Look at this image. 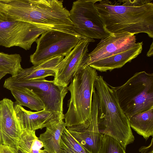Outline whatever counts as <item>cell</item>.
Here are the masks:
<instances>
[{"mask_svg": "<svg viewBox=\"0 0 153 153\" xmlns=\"http://www.w3.org/2000/svg\"><path fill=\"white\" fill-rule=\"evenodd\" d=\"M94 6L110 34L145 33L153 38L152 0H98Z\"/></svg>", "mask_w": 153, "mask_h": 153, "instance_id": "obj_1", "label": "cell"}, {"mask_svg": "<svg viewBox=\"0 0 153 153\" xmlns=\"http://www.w3.org/2000/svg\"><path fill=\"white\" fill-rule=\"evenodd\" d=\"M63 0H0V12L7 20L31 23L50 30L83 37L75 32Z\"/></svg>", "mask_w": 153, "mask_h": 153, "instance_id": "obj_2", "label": "cell"}, {"mask_svg": "<svg viewBox=\"0 0 153 153\" xmlns=\"http://www.w3.org/2000/svg\"><path fill=\"white\" fill-rule=\"evenodd\" d=\"M94 86L99 100V131L117 140L126 150L127 145L135 140L129 120L114 93L103 76H97Z\"/></svg>", "mask_w": 153, "mask_h": 153, "instance_id": "obj_3", "label": "cell"}, {"mask_svg": "<svg viewBox=\"0 0 153 153\" xmlns=\"http://www.w3.org/2000/svg\"><path fill=\"white\" fill-rule=\"evenodd\" d=\"M96 70L89 66L76 74L67 88L71 93L68 110L64 114L66 127L79 126L86 128L92 117V96L97 76Z\"/></svg>", "mask_w": 153, "mask_h": 153, "instance_id": "obj_4", "label": "cell"}, {"mask_svg": "<svg viewBox=\"0 0 153 153\" xmlns=\"http://www.w3.org/2000/svg\"><path fill=\"white\" fill-rule=\"evenodd\" d=\"M109 86L128 119L153 107V73L136 72L123 85Z\"/></svg>", "mask_w": 153, "mask_h": 153, "instance_id": "obj_5", "label": "cell"}, {"mask_svg": "<svg viewBox=\"0 0 153 153\" xmlns=\"http://www.w3.org/2000/svg\"><path fill=\"white\" fill-rule=\"evenodd\" d=\"M97 0H78L74 1L69 11L74 31L86 38L101 39L111 35L106 30L94 6Z\"/></svg>", "mask_w": 153, "mask_h": 153, "instance_id": "obj_6", "label": "cell"}, {"mask_svg": "<svg viewBox=\"0 0 153 153\" xmlns=\"http://www.w3.org/2000/svg\"><path fill=\"white\" fill-rule=\"evenodd\" d=\"M85 38L57 30L46 31L36 42V49L30 56V62L35 65L57 56H65Z\"/></svg>", "mask_w": 153, "mask_h": 153, "instance_id": "obj_7", "label": "cell"}, {"mask_svg": "<svg viewBox=\"0 0 153 153\" xmlns=\"http://www.w3.org/2000/svg\"><path fill=\"white\" fill-rule=\"evenodd\" d=\"M3 87L10 90L20 88H27L41 99L45 105L44 109L64 114L63 100L68 92L67 87L57 85L53 80L45 79L17 81L10 77L5 79Z\"/></svg>", "mask_w": 153, "mask_h": 153, "instance_id": "obj_8", "label": "cell"}, {"mask_svg": "<svg viewBox=\"0 0 153 153\" xmlns=\"http://www.w3.org/2000/svg\"><path fill=\"white\" fill-rule=\"evenodd\" d=\"M49 30L22 21H0V46L6 48L17 46L27 50L40 35Z\"/></svg>", "mask_w": 153, "mask_h": 153, "instance_id": "obj_9", "label": "cell"}, {"mask_svg": "<svg viewBox=\"0 0 153 153\" xmlns=\"http://www.w3.org/2000/svg\"><path fill=\"white\" fill-rule=\"evenodd\" d=\"M94 39H81L76 46L64 58L53 70L55 74L53 82L56 85L67 87L74 77L85 68L88 47Z\"/></svg>", "mask_w": 153, "mask_h": 153, "instance_id": "obj_10", "label": "cell"}, {"mask_svg": "<svg viewBox=\"0 0 153 153\" xmlns=\"http://www.w3.org/2000/svg\"><path fill=\"white\" fill-rule=\"evenodd\" d=\"M98 98L94 89L92 99L91 119L88 126L66 127L72 137L88 153H98L102 145L103 134L98 129Z\"/></svg>", "mask_w": 153, "mask_h": 153, "instance_id": "obj_11", "label": "cell"}, {"mask_svg": "<svg viewBox=\"0 0 153 153\" xmlns=\"http://www.w3.org/2000/svg\"><path fill=\"white\" fill-rule=\"evenodd\" d=\"M135 35L128 33L111 34L101 39L87 56L85 67L91 63L128 49L136 43Z\"/></svg>", "mask_w": 153, "mask_h": 153, "instance_id": "obj_12", "label": "cell"}, {"mask_svg": "<svg viewBox=\"0 0 153 153\" xmlns=\"http://www.w3.org/2000/svg\"><path fill=\"white\" fill-rule=\"evenodd\" d=\"M14 108L22 131L42 129L64 120V115L44 109L36 112L27 110L17 101L14 102Z\"/></svg>", "mask_w": 153, "mask_h": 153, "instance_id": "obj_13", "label": "cell"}, {"mask_svg": "<svg viewBox=\"0 0 153 153\" xmlns=\"http://www.w3.org/2000/svg\"><path fill=\"white\" fill-rule=\"evenodd\" d=\"M0 129L2 144L18 151L22 132L14 108V102L6 98L0 100Z\"/></svg>", "mask_w": 153, "mask_h": 153, "instance_id": "obj_14", "label": "cell"}, {"mask_svg": "<svg viewBox=\"0 0 153 153\" xmlns=\"http://www.w3.org/2000/svg\"><path fill=\"white\" fill-rule=\"evenodd\" d=\"M143 42H138L131 48L91 63L89 65L100 72L120 68L131 62L142 52Z\"/></svg>", "mask_w": 153, "mask_h": 153, "instance_id": "obj_15", "label": "cell"}, {"mask_svg": "<svg viewBox=\"0 0 153 153\" xmlns=\"http://www.w3.org/2000/svg\"><path fill=\"white\" fill-rule=\"evenodd\" d=\"M64 58L63 56L54 57L39 65L23 69L16 76L10 77L15 80L25 81L45 79L50 76H54L55 73L53 70L54 68Z\"/></svg>", "mask_w": 153, "mask_h": 153, "instance_id": "obj_16", "label": "cell"}, {"mask_svg": "<svg viewBox=\"0 0 153 153\" xmlns=\"http://www.w3.org/2000/svg\"><path fill=\"white\" fill-rule=\"evenodd\" d=\"M65 127V121L62 120L46 128L45 131L39 135V138L47 153H60V140Z\"/></svg>", "mask_w": 153, "mask_h": 153, "instance_id": "obj_17", "label": "cell"}, {"mask_svg": "<svg viewBox=\"0 0 153 153\" xmlns=\"http://www.w3.org/2000/svg\"><path fill=\"white\" fill-rule=\"evenodd\" d=\"M130 127L146 141L153 137V107L135 114L129 119Z\"/></svg>", "mask_w": 153, "mask_h": 153, "instance_id": "obj_18", "label": "cell"}, {"mask_svg": "<svg viewBox=\"0 0 153 153\" xmlns=\"http://www.w3.org/2000/svg\"><path fill=\"white\" fill-rule=\"evenodd\" d=\"M10 91L16 101L20 105L36 111L44 108L45 105L42 101L32 91L25 88L13 89Z\"/></svg>", "mask_w": 153, "mask_h": 153, "instance_id": "obj_19", "label": "cell"}, {"mask_svg": "<svg viewBox=\"0 0 153 153\" xmlns=\"http://www.w3.org/2000/svg\"><path fill=\"white\" fill-rule=\"evenodd\" d=\"M42 143L36 134L35 131H22L18 142V150L21 153H42Z\"/></svg>", "mask_w": 153, "mask_h": 153, "instance_id": "obj_20", "label": "cell"}, {"mask_svg": "<svg viewBox=\"0 0 153 153\" xmlns=\"http://www.w3.org/2000/svg\"><path fill=\"white\" fill-rule=\"evenodd\" d=\"M21 61L22 57L19 54L0 52V72L10 74L13 76H16L23 69Z\"/></svg>", "mask_w": 153, "mask_h": 153, "instance_id": "obj_21", "label": "cell"}, {"mask_svg": "<svg viewBox=\"0 0 153 153\" xmlns=\"http://www.w3.org/2000/svg\"><path fill=\"white\" fill-rule=\"evenodd\" d=\"M60 153H88L72 137L65 127L60 141Z\"/></svg>", "mask_w": 153, "mask_h": 153, "instance_id": "obj_22", "label": "cell"}, {"mask_svg": "<svg viewBox=\"0 0 153 153\" xmlns=\"http://www.w3.org/2000/svg\"><path fill=\"white\" fill-rule=\"evenodd\" d=\"M98 153H126L125 149L117 140L103 134L101 147Z\"/></svg>", "mask_w": 153, "mask_h": 153, "instance_id": "obj_23", "label": "cell"}, {"mask_svg": "<svg viewBox=\"0 0 153 153\" xmlns=\"http://www.w3.org/2000/svg\"><path fill=\"white\" fill-rule=\"evenodd\" d=\"M15 149L8 145H0V153H19Z\"/></svg>", "mask_w": 153, "mask_h": 153, "instance_id": "obj_24", "label": "cell"}, {"mask_svg": "<svg viewBox=\"0 0 153 153\" xmlns=\"http://www.w3.org/2000/svg\"><path fill=\"white\" fill-rule=\"evenodd\" d=\"M153 138L150 144L148 146H141L139 149V151L140 153H153Z\"/></svg>", "mask_w": 153, "mask_h": 153, "instance_id": "obj_25", "label": "cell"}, {"mask_svg": "<svg viewBox=\"0 0 153 153\" xmlns=\"http://www.w3.org/2000/svg\"><path fill=\"white\" fill-rule=\"evenodd\" d=\"M153 42H152L150 46V48L149 50L147 52L146 55L148 57L152 56L153 55Z\"/></svg>", "mask_w": 153, "mask_h": 153, "instance_id": "obj_26", "label": "cell"}, {"mask_svg": "<svg viewBox=\"0 0 153 153\" xmlns=\"http://www.w3.org/2000/svg\"><path fill=\"white\" fill-rule=\"evenodd\" d=\"M7 74L3 72H0V80Z\"/></svg>", "mask_w": 153, "mask_h": 153, "instance_id": "obj_27", "label": "cell"}, {"mask_svg": "<svg viewBox=\"0 0 153 153\" xmlns=\"http://www.w3.org/2000/svg\"><path fill=\"white\" fill-rule=\"evenodd\" d=\"M6 20L5 17L0 12V21Z\"/></svg>", "mask_w": 153, "mask_h": 153, "instance_id": "obj_28", "label": "cell"}, {"mask_svg": "<svg viewBox=\"0 0 153 153\" xmlns=\"http://www.w3.org/2000/svg\"><path fill=\"white\" fill-rule=\"evenodd\" d=\"M1 144H2V138H1V131H0V145H1Z\"/></svg>", "mask_w": 153, "mask_h": 153, "instance_id": "obj_29", "label": "cell"}, {"mask_svg": "<svg viewBox=\"0 0 153 153\" xmlns=\"http://www.w3.org/2000/svg\"><path fill=\"white\" fill-rule=\"evenodd\" d=\"M42 153H47L44 150H43V151Z\"/></svg>", "mask_w": 153, "mask_h": 153, "instance_id": "obj_30", "label": "cell"}]
</instances>
